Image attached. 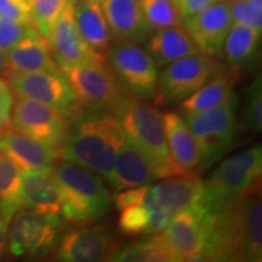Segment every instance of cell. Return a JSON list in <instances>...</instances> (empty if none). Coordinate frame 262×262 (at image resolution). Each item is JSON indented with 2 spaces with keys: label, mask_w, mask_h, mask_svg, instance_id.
<instances>
[{
  "label": "cell",
  "mask_w": 262,
  "mask_h": 262,
  "mask_svg": "<svg viewBox=\"0 0 262 262\" xmlns=\"http://www.w3.org/2000/svg\"><path fill=\"white\" fill-rule=\"evenodd\" d=\"M104 58L124 93L142 101H153L159 72L146 49L135 41L114 40L104 52Z\"/></svg>",
  "instance_id": "8992f818"
},
{
  "label": "cell",
  "mask_w": 262,
  "mask_h": 262,
  "mask_svg": "<svg viewBox=\"0 0 262 262\" xmlns=\"http://www.w3.org/2000/svg\"><path fill=\"white\" fill-rule=\"evenodd\" d=\"M262 260L261 179L211 211L205 247L191 261Z\"/></svg>",
  "instance_id": "6da1fadb"
},
{
  "label": "cell",
  "mask_w": 262,
  "mask_h": 262,
  "mask_svg": "<svg viewBox=\"0 0 262 262\" xmlns=\"http://www.w3.org/2000/svg\"><path fill=\"white\" fill-rule=\"evenodd\" d=\"M9 68H8V60H6V54L0 50V75L8 77Z\"/></svg>",
  "instance_id": "ab89813d"
},
{
  "label": "cell",
  "mask_w": 262,
  "mask_h": 262,
  "mask_svg": "<svg viewBox=\"0 0 262 262\" xmlns=\"http://www.w3.org/2000/svg\"><path fill=\"white\" fill-rule=\"evenodd\" d=\"M219 67L217 58L203 52H196L164 66L158 74L153 102L156 106L181 102L210 79Z\"/></svg>",
  "instance_id": "7c38bea8"
},
{
  "label": "cell",
  "mask_w": 262,
  "mask_h": 262,
  "mask_svg": "<svg viewBox=\"0 0 262 262\" xmlns=\"http://www.w3.org/2000/svg\"><path fill=\"white\" fill-rule=\"evenodd\" d=\"M125 134L111 113H84L72 120L63 146L57 150L60 159L77 163L107 178Z\"/></svg>",
  "instance_id": "7a4b0ae2"
},
{
  "label": "cell",
  "mask_w": 262,
  "mask_h": 262,
  "mask_svg": "<svg viewBox=\"0 0 262 262\" xmlns=\"http://www.w3.org/2000/svg\"><path fill=\"white\" fill-rule=\"evenodd\" d=\"M73 2L74 0L68 3L63 9L47 38L55 61L60 68L88 62L106 61L104 55L91 49L78 31L74 21Z\"/></svg>",
  "instance_id": "2e32d148"
},
{
  "label": "cell",
  "mask_w": 262,
  "mask_h": 262,
  "mask_svg": "<svg viewBox=\"0 0 262 262\" xmlns=\"http://www.w3.org/2000/svg\"><path fill=\"white\" fill-rule=\"evenodd\" d=\"M141 10L152 31L183 25V16L175 0H140Z\"/></svg>",
  "instance_id": "4dcf8cb0"
},
{
  "label": "cell",
  "mask_w": 262,
  "mask_h": 262,
  "mask_svg": "<svg viewBox=\"0 0 262 262\" xmlns=\"http://www.w3.org/2000/svg\"><path fill=\"white\" fill-rule=\"evenodd\" d=\"M232 22L262 29V0H229Z\"/></svg>",
  "instance_id": "836d02e7"
},
{
  "label": "cell",
  "mask_w": 262,
  "mask_h": 262,
  "mask_svg": "<svg viewBox=\"0 0 262 262\" xmlns=\"http://www.w3.org/2000/svg\"><path fill=\"white\" fill-rule=\"evenodd\" d=\"M222 2H229V0H222Z\"/></svg>",
  "instance_id": "60d3db41"
},
{
  "label": "cell",
  "mask_w": 262,
  "mask_h": 262,
  "mask_svg": "<svg viewBox=\"0 0 262 262\" xmlns=\"http://www.w3.org/2000/svg\"><path fill=\"white\" fill-rule=\"evenodd\" d=\"M33 0H0V17L32 24Z\"/></svg>",
  "instance_id": "d590c367"
},
{
  "label": "cell",
  "mask_w": 262,
  "mask_h": 262,
  "mask_svg": "<svg viewBox=\"0 0 262 262\" xmlns=\"http://www.w3.org/2000/svg\"><path fill=\"white\" fill-rule=\"evenodd\" d=\"M14 101V95L8 81L0 78V131L11 129V111Z\"/></svg>",
  "instance_id": "8d00e7d4"
},
{
  "label": "cell",
  "mask_w": 262,
  "mask_h": 262,
  "mask_svg": "<svg viewBox=\"0 0 262 262\" xmlns=\"http://www.w3.org/2000/svg\"><path fill=\"white\" fill-rule=\"evenodd\" d=\"M211 226V211L203 203L180 211L156 238L168 261H191L205 247Z\"/></svg>",
  "instance_id": "9c48e42d"
},
{
  "label": "cell",
  "mask_w": 262,
  "mask_h": 262,
  "mask_svg": "<svg viewBox=\"0 0 262 262\" xmlns=\"http://www.w3.org/2000/svg\"><path fill=\"white\" fill-rule=\"evenodd\" d=\"M112 114L117 118L125 137L148 157L162 173V179L185 173L170 158L164 130L163 114L146 101L123 95Z\"/></svg>",
  "instance_id": "277c9868"
},
{
  "label": "cell",
  "mask_w": 262,
  "mask_h": 262,
  "mask_svg": "<svg viewBox=\"0 0 262 262\" xmlns=\"http://www.w3.org/2000/svg\"><path fill=\"white\" fill-rule=\"evenodd\" d=\"M52 175L60 189L63 220L74 225L93 224L110 210L112 192L98 173L77 163L58 159Z\"/></svg>",
  "instance_id": "3957f363"
},
{
  "label": "cell",
  "mask_w": 262,
  "mask_h": 262,
  "mask_svg": "<svg viewBox=\"0 0 262 262\" xmlns=\"http://www.w3.org/2000/svg\"><path fill=\"white\" fill-rule=\"evenodd\" d=\"M163 123L172 163L180 171L196 172L201 166V152L188 124L181 114L175 112L164 113Z\"/></svg>",
  "instance_id": "ffe728a7"
},
{
  "label": "cell",
  "mask_w": 262,
  "mask_h": 262,
  "mask_svg": "<svg viewBox=\"0 0 262 262\" xmlns=\"http://www.w3.org/2000/svg\"><path fill=\"white\" fill-rule=\"evenodd\" d=\"M232 24L228 2L222 0H216L199 14L183 19V26L199 51L216 58L222 56Z\"/></svg>",
  "instance_id": "e0dca14e"
},
{
  "label": "cell",
  "mask_w": 262,
  "mask_h": 262,
  "mask_svg": "<svg viewBox=\"0 0 262 262\" xmlns=\"http://www.w3.org/2000/svg\"><path fill=\"white\" fill-rule=\"evenodd\" d=\"M183 18L191 17L215 3L216 0H175Z\"/></svg>",
  "instance_id": "74e56055"
},
{
  "label": "cell",
  "mask_w": 262,
  "mask_h": 262,
  "mask_svg": "<svg viewBox=\"0 0 262 262\" xmlns=\"http://www.w3.org/2000/svg\"><path fill=\"white\" fill-rule=\"evenodd\" d=\"M0 150L22 172L52 171L55 164L60 159L57 149L12 129L4 131L0 136Z\"/></svg>",
  "instance_id": "d6986e66"
},
{
  "label": "cell",
  "mask_w": 262,
  "mask_h": 262,
  "mask_svg": "<svg viewBox=\"0 0 262 262\" xmlns=\"http://www.w3.org/2000/svg\"><path fill=\"white\" fill-rule=\"evenodd\" d=\"M56 258L63 262H95L107 260L118 248L117 238L107 226L80 225L62 235Z\"/></svg>",
  "instance_id": "9a60e30c"
},
{
  "label": "cell",
  "mask_w": 262,
  "mask_h": 262,
  "mask_svg": "<svg viewBox=\"0 0 262 262\" xmlns=\"http://www.w3.org/2000/svg\"><path fill=\"white\" fill-rule=\"evenodd\" d=\"M238 96L233 94L221 106L182 116L198 143L202 171L214 165L231 148L238 129Z\"/></svg>",
  "instance_id": "5b68a950"
},
{
  "label": "cell",
  "mask_w": 262,
  "mask_h": 262,
  "mask_svg": "<svg viewBox=\"0 0 262 262\" xmlns=\"http://www.w3.org/2000/svg\"><path fill=\"white\" fill-rule=\"evenodd\" d=\"M262 148L254 145L228 157L204 182L202 203L210 211L216 210L232 196L261 179Z\"/></svg>",
  "instance_id": "52a82bcc"
},
{
  "label": "cell",
  "mask_w": 262,
  "mask_h": 262,
  "mask_svg": "<svg viewBox=\"0 0 262 262\" xmlns=\"http://www.w3.org/2000/svg\"><path fill=\"white\" fill-rule=\"evenodd\" d=\"M114 40L146 42L150 29L141 10L140 0H101Z\"/></svg>",
  "instance_id": "44dd1931"
},
{
  "label": "cell",
  "mask_w": 262,
  "mask_h": 262,
  "mask_svg": "<svg viewBox=\"0 0 262 262\" xmlns=\"http://www.w3.org/2000/svg\"><path fill=\"white\" fill-rule=\"evenodd\" d=\"M146 50L158 67L201 52L183 25L153 31L146 40Z\"/></svg>",
  "instance_id": "cb8c5ba5"
},
{
  "label": "cell",
  "mask_w": 262,
  "mask_h": 262,
  "mask_svg": "<svg viewBox=\"0 0 262 262\" xmlns=\"http://www.w3.org/2000/svg\"><path fill=\"white\" fill-rule=\"evenodd\" d=\"M71 122L52 108L25 97H16L11 111V129L60 149L67 140Z\"/></svg>",
  "instance_id": "5bb4252c"
},
{
  "label": "cell",
  "mask_w": 262,
  "mask_h": 262,
  "mask_svg": "<svg viewBox=\"0 0 262 262\" xmlns=\"http://www.w3.org/2000/svg\"><path fill=\"white\" fill-rule=\"evenodd\" d=\"M73 88L85 113L112 114L118 101L125 95L106 61L60 68Z\"/></svg>",
  "instance_id": "30bf717a"
},
{
  "label": "cell",
  "mask_w": 262,
  "mask_h": 262,
  "mask_svg": "<svg viewBox=\"0 0 262 262\" xmlns=\"http://www.w3.org/2000/svg\"><path fill=\"white\" fill-rule=\"evenodd\" d=\"M106 179L119 192L150 185L157 180H162V173L148 157L125 137Z\"/></svg>",
  "instance_id": "ac0fdd59"
},
{
  "label": "cell",
  "mask_w": 262,
  "mask_h": 262,
  "mask_svg": "<svg viewBox=\"0 0 262 262\" xmlns=\"http://www.w3.org/2000/svg\"><path fill=\"white\" fill-rule=\"evenodd\" d=\"M147 189V187H146ZM146 193V192H145ZM145 194L139 201L119 209L118 226L125 235H149L158 233L152 211L143 203Z\"/></svg>",
  "instance_id": "f1b7e54d"
},
{
  "label": "cell",
  "mask_w": 262,
  "mask_h": 262,
  "mask_svg": "<svg viewBox=\"0 0 262 262\" xmlns=\"http://www.w3.org/2000/svg\"><path fill=\"white\" fill-rule=\"evenodd\" d=\"M242 126L245 131L261 133L262 130V80L261 74L255 78L247 90L242 110Z\"/></svg>",
  "instance_id": "1f68e13d"
},
{
  "label": "cell",
  "mask_w": 262,
  "mask_h": 262,
  "mask_svg": "<svg viewBox=\"0 0 262 262\" xmlns=\"http://www.w3.org/2000/svg\"><path fill=\"white\" fill-rule=\"evenodd\" d=\"M204 182L198 172L180 173L147 185L143 203L152 211L158 233L178 212L202 202Z\"/></svg>",
  "instance_id": "4fadbf2b"
},
{
  "label": "cell",
  "mask_w": 262,
  "mask_h": 262,
  "mask_svg": "<svg viewBox=\"0 0 262 262\" xmlns=\"http://www.w3.org/2000/svg\"><path fill=\"white\" fill-rule=\"evenodd\" d=\"M61 215L60 189L52 171L24 172L21 187V209Z\"/></svg>",
  "instance_id": "d4e9b609"
},
{
  "label": "cell",
  "mask_w": 262,
  "mask_h": 262,
  "mask_svg": "<svg viewBox=\"0 0 262 262\" xmlns=\"http://www.w3.org/2000/svg\"><path fill=\"white\" fill-rule=\"evenodd\" d=\"M6 60H8L9 74L60 71L48 39L39 33L29 35L10 49L6 52Z\"/></svg>",
  "instance_id": "7402d4cb"
},
{
  "label": "cell",
  "mask_w": 262,
  "mask_h": 262,
  "mask_svg": "<svg viewBox=\"0 0 262 262\" xmlns=\"http://www.w3.org/2000/svg\"><path fill=\"white\" fill-rule=\"evenodd\" d=\"M74 21L80 35L91 49L104 55L113 41L101 0H74Z\"/></svg>",
  "instance_id": "484cf974"
},
{
  "label": "cell",
  "mask_w": 262,
  "mask_h": 262,
  "mask_svg": "<svg viewBox=\"0 0 262 262\" xmlns=\"http://www.w3.org/2000/svg\"><path fill=\"white\" fill-rule=\"evenodd\" d=\"M238 75L228 67L220 66L204 85L180 102L179 111L181 116L204 112L224 104L234 94L233 88L238 81Z\"/></svg>",
  "instance_id": "603a6c76"
},
{
  "label": "cell",
  "mask_w": 262,
  "mask_h": 262,
  "mask_svg": "<svg viewBox=\"0 0 262 262\" xmlns=\"http://www.w3.org/2000/svg\"><path fill=\"white\" fill-rule=\"evenodd\" d=\"M114 262H169L155 234L117 248L107 258Z\"/></svg>",
  "instance_id": "f546056e"
},
{
  "label": "cell",
  "mask_w": 262,
  "mask_h": 262,
  "mask_svg": "<svg viewBox=\"0 0 262 262\" xmlns=\"http://www.w3.org/2000/svg\"><path fill=\"white\" fill-rule=\"evenodd\" d=\"M39 33L32 24L0 17V50L8 52L29 35Z\"/></svg>",
  "instance_id": "e575fe53"
},
{
  "label": "cell",
  "mask_w": 262,
  "mask_h": 262,
  "mask_svg": "<svg viewBox=\"0 0 262 262\" xmlns=\"http://www.w3.org/2000/svg\"><path fill=\"white\" fill-rule=\"evenodd\" d=\"M261 32L249 26L232 24L224 45V55L229 70L241 74L255 66L260 47Z\"/></svg>",
  "instance_id": "4316f807"
},
{
  "label": "cell",
  "mask_w": 262,
  "mask_h": 262,
  "mask_svg": "<svg viewBox=\"0 0 262 262\" xmlns=\"http://www.w3.org/2000/svg\"><path fill=\"white\" fill-rule=\"evenodd\" d=\"M24 172L0 150V217L10 225L21 209V187Z\"/></svg>",
  "instance_id": "83f0119b"
},
{
  "label": "cell",
  "mask_w": 262,
  "mask_h": 262,
  "mask_svg": "<svg viewBox=\"0 0 262 262\" xmlns=\"http://www.w3.org/2000/svg\"><path fill=\"white\" fill-rule=\"evenodd\" d=\"M8 234V250L15 257H40L56 247L62 219L32 209H19L12 217Z\"/></svg>",
  "instance_id": "8fae6325"
},
{
  "label": "cell",
  "mask_w": 262,
  "mask_h": 262,
  "mask_svg": "<svg viewBox=\"0 0 262 262\" xmlns=\"http://www.w3.org/2000/svg\"><path fill=\"white\" fill-rule=\"evenodd\" d=\"M16 97H25L52 108L67 119H77L85 113L67 77L60 71L11 73L6 77Z\"/></svg>",
  "instance_id": "ba28073f"
},
{
  "label": "cell",
  "mask_w": 262,
  "mask_h": 262,
  "mask_svg": "<svg viewBox=\"0 0 262 262\" xmlns=\"http://www.w3.org/2000/svg\"><path fill=\"white\" fill-rule=\"evenodd\" d=\"M71 2L72 0H33L32 25L39 34L48 38L58 16Z\"/></svg>",
  "instance_id": "d6a6232c"
},
{
  "label": "cell",
  "mask_w": 262,
  "mask_h": 262,
  "mask_svg": "<svg viewBox=\"0 0 262 262\" xmlns=\"http://www.w3.org/2000/svg\"><path fill=\"white\" fill-rule=\"evenodd\" d=\"M8 234H9V225L0 217V258L5 255L8 250Z\"/></svg>",
  "instance_id": "f35d334b"
}]
</instances>
